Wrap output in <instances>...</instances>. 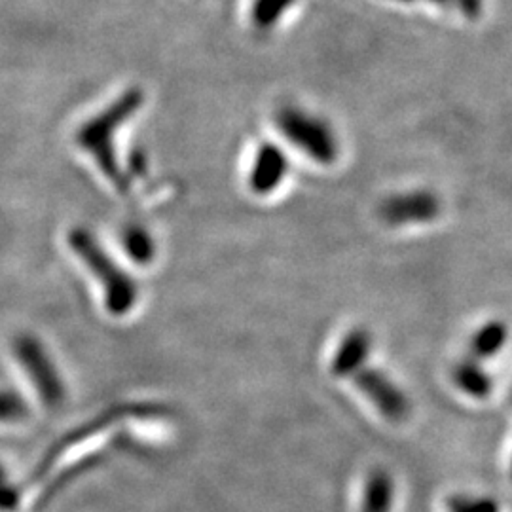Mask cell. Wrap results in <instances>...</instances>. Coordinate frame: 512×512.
Returning a JSON list of instances; mask_svg holds the SVG:
<instances>
[{
  "label": "cell",
  "mask_w": 512,
  "mask_h": 512,
  "mask_svg": "<svg viewBox=\"0 0 512 512\" xmlns=\"http://www.w3.org/2000/svg\"><path fill=\"white\" fill-rule=\"evenodd\" d=\"M141 103H143V93L139 90H131L122 99H118L116 105H112L101 118H97L88 128L82 129V135H80V143L86 145L88 150H92L97 162L101 165V169H103V173L110 177V181L118 184L120 188H124V183L120 179V171H118L116 160L112 158L110 139H112V133L118 129V126L122 122H126L128 116H131L135 110L141 107Z\"/></svg>",
  "instance_id": "6da1fadb"
},
{
  "label": "cell",
  "mask_w": 512,
  "mask_h": 512,
  "mask_svg": "<svg viewBox=\"0 0 512 512\" xmlns=\"http://www.w3.org/2000/svg\"><path fill=\"white\" fill-rule=\"evenodd\" d=\"M275 124L279 131L319 164H332L338 156V143L332 129L304 110L285 107L277 112Z\"/></svg>",
  "instance_id": "7a4b0ae2"
},
{
  "label": "cell",
  "mask_w": 512,
  "mask_h": 512,
  "mask_svg": "<svg viewBox=\"0 0 512 512\" xmlns=\"http://www.w3.org/2000/svg\"><path fill=\"white\" fill-rule=\"evenodd\" d=\"M74 247L82 258L88 260L93 274L101 277L107 293L109 310L116 315H122L131 310L137 298V287L133 279L124 272H120V268L110 260L101 247L95 245V241L86 232L74 238Z\"/></svg>",
  "instance_id": "3957f363"
},
{
  "label": "cell",
  "mask_w": 512,
  "mask_h": 512,
  "mask_svg": "<svg viewBox=\"0 0 512 512\" xmlns=\"http://www.w3.org/2000/svg\"><path fill=\"white\" fill-rule=\"evenodd\" d=\"M351 380L378 412L391 421H403L410 414V401L403 391L378 370L359 368Z\"/></svg>",
  "instance_id": "277c9868"
},
{
  "label": "cell",
  "mask_w": 512,
  "mask_h": 512,
  "mask_svg": "<svg viewBox=\"0 0 512 512\" xmlns=\"http://www.w3.org/2000/svg\"><path fill=\"white\" fill-rule=\"evenodd\" d=\"M440 213L439 198L431 192H410L385 200L380 205V219L389 226H403L410 222H429Z\"/></svg>",
  "instance_id": "5b68a950"
},
{
  "label": "cell",
  "mask_w": 512,
  "mask_h": 512,
  "mask_svg": "<svg viewBox=\"0 0 512 512\" xmlns=\"http://www.w3.org/2000/svg\"><path fill=\"white\" fill-rule=\"evenodd\" d=\"M289 169L287 156L275 145H262L256 152L255 165L249 177V184L253 192L264 196L274 192L279 184L283 183Z\"/></svg>",
  "instance_id": "8992f818"
},
{
  "label": "cell",
  "mask_w": 512,
  "mask_h": 512,
  "mask_svg": "<svg viewBox=\"0 0 512 512\" xmlns=\"http://www.w3.org/2000/svg\"><path fill=\"white\" fill-rule=\"evenodd\" d=\"M368 351H370L368 332L365 329L351 330L334 355L332 372L340 378H351L359 368H363Z\"/></svg>",
  "instance_id": "52a82bcc"
},
{
  "label": "cell",
  "mask_w": 512,
  "mask_h": 512,
  "mask_svg": "<svg viewBox=\"0 0 512 512\" xmlns=\"http://www.w3.org/2000/svg\"><path fill=\"white\" fill-rule=\"evenodd\" d=\"M393 503V480L384 471H376L366 480L363 512H389Z\"/></svg>",
  "instance_id": "ba28073f"
},
{
  "label": "cell",
  "mask_w": 512,
  "mask_h": 512,
  "mask_svg": "<svg viewBox=\"0 0 512 512\" xmlns=\"http://www.w3.org/2000/svg\"><path fill=\"white\" fill-rule=\"evenodd\" d=\"M459 389L475 399H486L492 393V380L476 361H465L454 370Z\"/></svg>",
  "instance_id": "9c48e42d"
},
{
  "label": "cell",
  "mask_w": 512,
  "mask_h": 512,
  "mask_svg": "<svg viewBox=\"0 0 512 512\" xmlns=\"http://www.w3.org/2000/svg\"><path fill=\"white\" fill-rule=\"evenodd\" d=\"M507 336H509V332L501 321H492V323L484 325L482 329L476 330V334L471 340L473 357L478 361L494 357L505 346Z\"/></svg>",
  "instance_id": "30bf717a"
},
{
  "label": "cell",
  "mask_w": 512,
  "mask_h": 512,
  "mask_svg": "<svg viewBox=\"0 0 512 512\" xmlns=\"http://www.w3.org/2000/svg\"><path fill=\"white\" fill-rule=\"evenodd\" d=\"M294 0H256L253 19L258 29H272Z\"/></svg>",
  "instance_id": "8fae6325"
},
{
  "label": "cell",
  "mask_w": 512,
  "mask_h": 512,
  "mask_svg": "<svg viewBox=\"0 0 512 512\" xmlns=\"http://www.w3.org/2000/svg\"><path fill=\"white\" fill-rule=\"evenodd\" d=\"M124 245H126L129 255L141 264L150 262L154 256V243L147 232L141 228H131L124 238Z\"/></svg>",
  "instance_id": "7c38bea8"
},
{
  "label": "cell",
  "mask_w": 512,
  "mask_h": 512,
  "mask_svg": "<svg viewBox=\"0 0 512 512\" xmlns=\"http://www.w3.org/2000/svg\"><path fill=\"white\" fill-rule=\"evenodd\" d=\"M452 512H499L497 503L492 499H471V497H456L450 501Z\"/></svg>",
  "instance_id": "4fadbf2b"
}]
</instances>
